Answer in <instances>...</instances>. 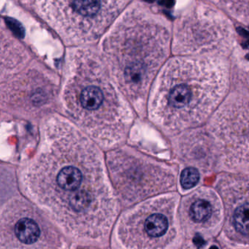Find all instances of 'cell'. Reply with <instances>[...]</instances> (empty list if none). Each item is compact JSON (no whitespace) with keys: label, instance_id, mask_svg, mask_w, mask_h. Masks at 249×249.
I'll return each mask as SVG.
<instances>
[{"label":"cell","instance_id":"cell-6","mask_svg":"<svg viewBox=\"0 0 249 249\" xmlns=\"http://www.w3.org/2000/svg\"><path fill=\"white\" fill-rule=\"evenodd\" d=\"M111 1H33L26 3L68 45L85 47L103 37L130 3Z\"/></svg>","mask_w":249,"mask_h":249},{"label":"cell","instance_id":"cell-4","mask_svg":"<svg viewBox=\"0 0 249 249\" xmlns=\"http://www.w3.org/2000/svg\"><path fill=\"white\" fill-rule=\"evenodd\" d=\"M59 91L68 120L97 146L113 150L126 141L135 113L98 50L85 46L68 52Z\"/></svg>","mask_w":249,"mask_h":249},{"label":"cell","instance_id":"cell-16","mask_svg":"<svg viewBox=\"0 0 249 249\" xmlns=\"http://www.w3.org/2000/svg\"><path fill=\"white\" fill-rule=\"evenodd\" d=\"M200 175L197 169L195 167H187L182 171L180 174V184L183 189H192L199 181Z\"/></svg>","mask_w":249,"mask_h":249},{"label":"cell","instance_id":"cell-10","mask_svg":"<svg viewBox=\"0 0 249 249\" xmlns=\"http://www.w3.org/2000/svg\"><path fill=\"white\" fill-rule=\"evenodd\" d=\"M49 71L44 67H27L0 84V108L24 119L53 115L60 89Z\"/></svg>","mask_w":249,"mask_h":249},{"label":"cell","instance_id":"cell-17","mask_svg":"<svg viewBox=\"0 0 249 249\" xmlns=\"http://www.w3.org/2000/svg\"><path fill=\"white\" fill-rule=\"evenodd\" d=\"M211 249H218L217 248H211Z\"/></svg>","mask_w":249,"mask_h":249},{"label":"cell","instance_id":"cell-14","mask_svg":"<svg viewBox=\"0 0 249 249\" xmlns=\"http://www.w3.org/2000/svg\"><path fill=\"white\" fill-rule=\"evenodd\" d=\"M230 224L231 231L241 241L248 242L249 237V197L248 195L237 198L231 204Z\"/></svg>","mask_w":249,"mask_h":249},{"label":"cell","instance_id":"cell-9","mask_svg":"<svg viewBox=\"0 0 249 249\" xmlns=\"http://www.w3.org/2000/svg\"><path fill=\"white\" fill-rule=\"evenodd\" d=\"M219 162L228 167H248L249 90L227 95L205 126Z\"/></svg>","mask_w":249,"mask_h":249},{"label":"cell","instance_id":"cell-5","mask_svg":"<svg viewBox=\"0 0 249 249\" xmlns=\"http://www.w3.org/2000/svg\"><path fill=\"white\" fill-rule=\"evenodd\" d=\"M240 49L234 24L211 2H188L178 13L172 30L175 56H217L228 60Z\"/></svg>","mask_w":249,"mask_h":249},{"label":"cell","instance_id":"cell-1","mask_svg":"<svg viewBox=\"0 0 249 249\" xmlns=\"http://www.w3.org/2000/svg\"><path fill=\"white\" fill-rule=\"evenodd\" d=\"M36 154L20 174L21 189L67 237L100 243L111 230L117 202L99 147L68 119H45Z\"/></svg>","mask_w":249,"mask_h":249},{"label":"cell","instance_id":"cell-13","mask_svg":"<svg viewBox=\"0 0 249 249\" xmlns=\"http://www.w3.org/2000/svg\"><path fill=\"white\" fill-rule=\"evenodd\" d=\"M183 218L195 230L211 228L219 221L220 202L210 191L199 190L191 195L183 208Z\"/></svg>","mask_w":249,"mask_h":249},{"label":"cell","instance_id":"cell-3","mask_svg":"<svg viewBox=\"0 0 249 249\" xmlns=\"http://www.w3.org/2000/svg\"><path fill=\"white\" fill-rule=\"evenodd\" d=\"M230 88V66L217 56H174L164 64L151 86L147 115L173 138L206 123Z\"/></svg>","mask_w":249,"mask_h":249},{"label":"cell","instance_id":"cell-12","mask_svg":"<svg viewBox=\"0 0 249 249\" xmlns=\"http://www.w3.org/2000/svg\"><path fill=\"white\" fill-rule=\"evenodd\" d=\"M30 59L27 47L0 21V83L5 82L24 71Z\"/></svg>","mask_w":249,"mask_h":249},{"label":"cell","instance_id":"cell-8","mask_svg":"<svg viewBox=\"0 0 249 249\" xmlns=\"http://www.w3.org/2000/svg\"><path fill=\"white\" fill-rule=\"evenodd\" d=\"M176 197L153 199L124 213L117 225L122 249H171L178 234Z\"/></svg>","mask_w":249,"mask_h":249},{"label":"cell","instance_id":"cell-7","mask_svg":"<svg viewBox=\"0 0 249 249\" xmlns=\"http://www.w3.org/2000/svg\"><path fill=\"white\" fill-rule=\"evenodd\" d=\"M0 249H70V245L37 205L17 195L0 208Z\"/></svg>","mask_w":249,"mask_h":249},{"label":"cell","instance_id":"cell-15","mask_svg":"<svg viewBox=\"0 0 249 249\" xmlns=\"http://www.w3.org/2000/svg\"><path fill=\"white\" fill-rule=\"evenodd\" d=\"M213 5L221 8L231 18L247 27L249 24V1H211Z\"/></svg>","mask_w":249,"mask_h":249},{"label":"cell","instance_id":"cell-11","mask_svg":"<svg viewBox=\"0 0 249 249\" xmlns=\"http://www.w3.org/2000/svg\"><path fill=\"white\" fill-rule=\"evenodd\" d=\"M172 138V146L180 158L189 162L208 163L218 159L205 127L185 131Z\"/></svg>","mask_w":249,"mask_h":249},{"label":"cell","instance_id":"cell-2","mask_svg":"<svg viewBox=\"0 0 249 249\" xmlns=\"http://www.w3.org/2000/svg\"><path fill=\"white\" fill-rule=\"evenodd\" d=\"M171 40L167 17L141 1L131 2L101 38L100 56L140 119L146 117L148 94L168 60Z\"/></svg>","mask_w":249,"mask_h":249}]
</instances>
